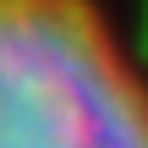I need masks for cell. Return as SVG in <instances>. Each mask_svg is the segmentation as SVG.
Wrapping results in <instances>:
<instances>
[{"label":"cell","mask_w":148,"mask_h":148,"mask_svg":"<svg viewBox=\"0 0 148 148\" xmlns=\"http://www.w3.org/2000/svg\"><path fill=\"white\" fill-rule=\"evenodd\" d=\"M0 148H148V66L104 0H0Z\"/></svg>","instance_id":"cell-1"}]
</instances>
